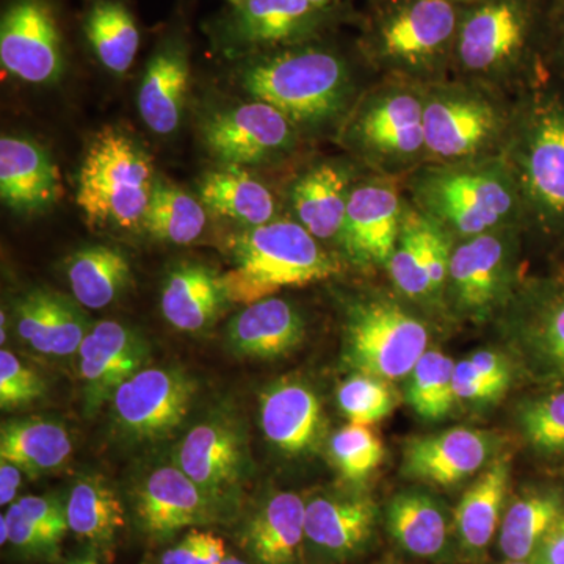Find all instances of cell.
Masks as SVG:
<instances>
[{
    "label": "cell",
    "mask_w": 564,
    "mask_h": 564,
    "mask_svg": "<svg viewBox=\"0 0 564 564\" xmlns=\"http://www.w3.org/2000/svg\"><path fill=\"white\" fill-rule=\"evenodd\" d=\"M22 514L46 536L55 549L68 532L66 503L55 496H25L14 502Z\"/></svg>",
    "instance_id": "bcb514c9"
},
{
    "label": "cell",
    "mask_w": 564,
    "mask_h": 564,
    "mask_svg": "<svg viewBox=\"0 0 564 564\" xmlns=\"http://www.w3.org/2000/svg\"><path fill=\"white\" fill-rule=\"evenodd\" d=\"M455 240L413 204H404L402 229L388 274L393 291L419 306H445L448 265Z\"/></svg>",
    "instance_id": "2e32d148"
},
{
    "label": "cell",
    "mask_w": 564,
    "mask_h": 564,
    "mask_svg": "<svg viewBox=\"0 0 564 564\" xmlns=\"http://www.w3.org/2000/svg\"><path fill=\"white\" fill-rule=\"evenodd\" d=\"M503 158L513 170L527 234H564V76L549 73L516 96Z\"/></svg>",
    "instance_id": "3957f363"
},
{
    "label": "cell",
    "mask_w": 564,
    "mask_h": 564,
    "mask_svg": "<svg viewBox=\"0 0 564 564\" xmlns=\"http://www.w3.org/2000/svg\"><path fill=\"white\" fill-rule=\"evenodd\" d=\"M454 392L456 400H466V402H488L502 395L491 384L486 383L469 358L455 364Z\"/></svg>",
    "instance_id": "c3c4849f"
},
{
    "label": "cell",
    "mask_w": 564,
    "mask_h": 564,
    "mask_svg": "<svg viewBox=\"0 0 564 564\" xmlns=\"http://www.w3.org/2000/svg\"><path fill=\"white\" fill-rule=\"evenodd\" d=\"M147 151L121 129L93 135L77 176L76 203L95 229H133L143 223L154 188Z\"/></svg>",
    "instance_id": "9c48e42d"
},
{
    "label": "cell",
    "mask_w": 564,
    "mask_h": 564,
    "mask_svg": "<svg viewBox=\"0 0 564 564\" xmlns=\"http://www.w3.org/2000/svg\"><path fill=\"white\" fill-rule=\"evenodd\" d=\"M304 519L306 503L299 494H274L245 527V549L258 564H296L306 540Z\"/></svg>",
    "instance_id": "f1b7e54d"
},
{
    "label": "cell",
    "mask_w": 564,
    "mask_h": 564,
    "mask_svg": "<svg viewBox=\"0 0 564 564\" xmlns=\"http://www.w3.org/2000/svg\"><path fill=\"white\" fill-rule=\"evenodd\" d=\"M423 88L378 77L337 133L347 155L383 176L404 177L423 165Z\"/></svg>",
    "instance_id": "ba28073f"
},
{
    "label": "cell",
    "mask_w": 564,
    "mask_h": 564,
    "mask_svg": "<svg viewBox=\"0 0 564 564\" xmlns=\"http://www.w3.org/2000/svg\"><path fill=\"white\" fill-rule=\"evenodd\" d=\"M464 6L452 0H373L358 40L380 79L421 87L452 77Z\"/></svg>",
    "instance_id": "277c9868"
},
{
    "label": "cell",
    "mask_w": 564,
    "mask_h": 564,
    "mask_svg": "<svg viewBox=\"0 0 564 564\" xmlns=\"http://www.w3.org/2000/svg\"><path fill=\"white\" fill-rule=\"evenodd\" d=\"M491 454V440L469 429L415 437L404 448L403 473L433 485H454L477 473Z\"/></svg>",
    "instance_id": "cb8c5ba5"
},
{
    "label": "cell",
    "mask_w": 564,
    "mask_h": 564,
    "mask_svg": "<svg viewBox=\"0 0 564 564\" xmlns=\"http://www.w3.org/2000/svg\"><path fill=\"white\" fill-rule=\"evenodd\" d=\"M306 323L288 300L269 296L248 304L228 326V343L248 358H280L303 343Z\"/></svg>",
    "instance_id": "4316f807"
},
{
    "label": "cell",
    "mask_w": 564,
    "mask_h": 564,
    "mask_svg": "<svg viewBox=\"0 0 564 564\" xmlns=\"http://www.w3.org/2000/svg\"><path fill=\"white\" fill-rule=\"evenodd\" d=\"M469 361L473 362L475 370L480 373L486 383L491 384L500 393L510 388V364L500 352L489 350L477 351L469 356Z\"/></svg>",
    "instance_id": "f907efd6"
},
{
    "label": "cell",
    "mask_w": 564,
    "mask_h": 564,
    "mask_svg": "<svg viewBox=\"0 0 564 564\" xmlns=\"http://www.w3.org/2000/svg\"><path fill=\"white\" fill-rule=\"evenodd\" d=\"M73 454V440L62 423L46 419H17L2 423L0 459L14 464L24 474L58 469Z\"/></svg>",
    "instance_id": "d6a6232c"
},
{
    "label": "cell",
    "mask_w": 564,
    "mask_h": 564,
    "mask_svg": "<svg viewBox=\"0 0 564 564\" xmlns=\"http://www.w3.org/2000/svg\"><path fill=\"white\" fill-rule=\"evenodd\" d=\"M228 302L221 274L199 263L176 267L163 284V317L180 332L207 328Z\"/></svg>",
    "instance_id": "f546056e"
},
{
    "label": "cell",
    "mask_w": 564,
    "mask_h": 564,
    "mask_svg": "<svg viewBox=\"0 0 564 564\" xmlns=\"http://www.w3.org/2000/svg\"><path fill=\"white\" fill-rule=\"evenodd\" d=\"M220 564H248L242 562V560L237 558V556H226L225 560Z\"/></svg>",
    "instance_id": "91938a15"
},
{
    "label": "cell",
    "mask_w": 564,
    "mask_h": 564,
    "mask_svg": "<svg viewBox=\"0 0 564 564\" xmlns=\"http://www.w3.org/2000/svg\"><path fill=\"white\" fill-rule=\"evenodd\" d=\"M378 79L361 51L325 39L240 58L237 80L254 101L280 110L304 139L340 132Z\"/></svg>",
    "instance_id": "6da1fadb"
},
{
    "label": "cell",
    "mask_w": 564,
    "mask_h": 564,
    "mask_svg": "<svg viewBox=\"0 0 564 564\" xmlns=\"http://www.w3.org/2000/svg\"><path fill=\"white\" fill-rule=\"evenodd\" d=\"M388 527L404 551L421 558H436L447 545L443 507L426 494L403 492L393 497L388 508Z\"/></svg>",
    "instance_id": "8d00e7d4"
},
{
    "label": "cell",
    "mask_w": 564,
    "mask_h": 564,
    "mask_svg": "<svg viewBox=\"0 0 564 564\" xmlns=\"http://www.w3.org/2000/svg\"><path fill=\"white\" fill-rule=\"evenodd\" d=\"M547 66L564 76V0L549 2Z\"/></svg>",
    "instance_id": "681fc988"
},
{
    "label": "cell",
    "mask_w": 564,
    "mask_h": 564,
    "mask_svg": "<svg viewBox=\"0 0 564 564\" xmlns=\"http://www.w3.org/2000/svg\"><path fill=\"white\" fill-rule=\"evenodd\" d=\"M452 2L462 3V6H467V3H473L475 0H452Z\"/></svg>",
    "instance_id": "94428289"
},
{
    "label": "cell",
    "mask_w": 564,
    "mask_h": 564,
    "mask_svg": "<svg viewBox=\"0 0 564 564\" xmlns=\"http://www.w3.org/2000/svg\"><path fill=\"white\" fill-rule=\"evenodd\" d=\"M22 475H24V470H21L20 467L0 459V505L2 507L6 505L10 507L11 503L17 502L14 499H17L18 489L22 485Z\"/></svg>",
    "instance_id": "db71d44e"
},
{
    "label": "cell",
    "mask_w": 564,
    "mask_h": 564,
    "mask_svg": "<svg viewBox=\"0 0 564 564\" xmlns=\"http://www.w3.org/2000/svg\"><path fill=\"white\" fill-rule=\"evenodd\" d=\"M203 140L223 165L258 166L288 161L300 151L304 137L280 110L252 101L209 118Z\"/></svg>",
    "instance_id": "9a60e30c"
},
{
    "label": "cell",
    "mask_w": 564,
    "mask_h": 564,
    "mask_svg": "<svg viewBox=\"0 0 564 564\" xmlns=\"http://www.w3.org/2000/svg\"><path fill=\"white\" fill-rule=\"evenodd\" d=\"M532 564H564V513L552 527L538 551L534 552Z\"/></svg>",
    "instance_id": "f5cc1de1"
},
{
    "label": "cell",
    "mask_w": 564,
    "mask_h": 564,
    "mask_svg": "<svg viewBox=\"0 0 564 564\" xmlns=\"http://www.w3.org/2000/svg\"><path fill=\"white\" fill-rule=\"evenodd\" d=\"M44 383L40 375L9 350L0 351V406H24L40 399Z\"/></svg>",
    "instance_id": "f6af8a7d"
},
{
    "label": "cell",
    "mask_w": 564,
    "mask_h": 564,
    "mask_svg": "<svg viewBox=\"0 0 564 564\" xmlns=\"http://www.w3.org/2000/svg\"><path fill=\"white\" fill-rule=\"evenodd\" d=\"M62 195L61 172L50 154L28 139L0 140V198L17 214L50 209Z\"/></svg>",
    "instance_id": "603a6c76"
},
{
    "label": "cell",
    "mask_w": 564,
    "mask_h": 564,
    "mask_svg": "<svg viewBox=\"0 0 564 564\" xmlns=\"http://www.w3.org/2000/svg\"><path fill=\"white\" fill-rule=\"evenodd\" d=\"M70 532L93 547L115 543L126 525V511L117 492L101 477H84L70 489L66 502Z\"/></svg>",
    "instance_id": "e575fe53"
},
{
    "label": "cell",
    "mask_w": 564,
    "mask_h": 564,
    "mask_svg": "<svg viewBox=\"0 0 564 564\" xmlns=\"http://www.w3.org/2000/svg\"><path fill=\"white\" fill-rule=\"evenodd\" d=\"M399 299L397 292L372 293L348 304L345 345L348 362L359 373L400 380L429 350V326Z\"/></svg>",
    "instance_id": "8fae6325"
},
{
    "label": "cell",
    "mask_w": 564,
    "mask_h": 564,
    "mask_svg": "<svg viewBox=\"0 0 564 564\" xmlns=\"http://www.w3.org/2000/svg\"><path fill=\"white\" fill-rule=\"evenodd\" d=\"M0 65L25 84H54L66 69L57 0H7L0 18Z\"/></svg>",
    "instance_id": "5bb4252c"
},
{
    "label": "cell",
    "mask_w": 564,
    "mask_h": 564,
    "mask_svg": "<svg viewBox=\"0 0 564 564\" xmlns=\"http://www.w3.org/2000/svg\"><path fill=\"white\" fill-rule=\"evenodd\" d=\"M218 503L177 466L159 467L135 492L137 521L148 536L166 540L218 518Z\"/></svg>",
    "instance_id": "ffe728a7"
},
{
    "label": "cell",
    "mask_w": 564,
    "mask_h": 564,
    "mask_svg": "<svg viewBox=\"0 0 564 564\" xmlns=\"http://www.w3.org/2000/svg\"><path fill=\"white\" fill-rule=\"evenodd\" d=\"M80 33L104 69L122 76L132 68L140 51L141 32L124 0H90L82 17Z\"/></svg>",
    "instance_id": "4dcf8cb0"
},
{
    "label": "cell",
    "mask_w": 564,
    "mask_h": 564,
    "mask_svg": "<svg viewBox=\"0 0 564 564\" xmlns=\"http://www.w3.org/2000/svg\"><path fill=\"white\" fill-rule=\"evenodd\" d=\"M510 564H532L530 562H511Z\"/></svg>",
    "instance_id": "be15d7a7"
},
{
    "label": "cell",
    "mask_w": 564,
    "mask_h": 564,
    "mask_svg": "<svg viewBox=\"0 0 564 564\" xmlns=\"http://www.w3.org/2000/svg\"><path fill=\"white\" fill-rule=\"evenodd\" d=\"M204 204L176 185L155 181L141 228L154 239L174 245L195 242L206 228Z\"/></svg>",
    "instance_id": "ab89813d"
},
{
    "label": "cell",
    "mask_w": 564,
    "mask_h": 564,
    "mask_svg": "<svg viewBox=\"0 0 564 564\" xmlns=\"http://www.w3.org/2000/svg\"><path fill=\"white\" fill-rule=\"evenodd\" d=\"M315 3H321V6H348L350 0H313Z\"/></svg>",
    "instance_id": "6f0895ef"
},
{
    "label": "cell",
    "mask_w": 564,
    "mask_h": 564,
    "mask_svg": "<svg viewBox=\"0 0 564 564\" xmlns=\"http://www.w3.org/2000/svg\"><path fill=\"white\" fill-rule=\"evenodd\" d=\"M261 425L267 440L289 455L310 451L323 429L317 395L307 386L281 381L263 392Z\"/></svg>",
    "instance_id": "83f0119b"
},
{
    "label": "cell",
    "mask_w": 564,
    "mask_h": 564,
    "mask_svg": "<svg viewBox=\"0 0 564 564\" xmlns=\"http://www.w3.org/2000/svg\"><path fill=\"white\" fill-rule=\"evenodd\" d=\"M177 467L220 503L237 488L245 469V445L239 430L226 419L193 426L176 452Z\"/></svg>",
    "instance_id": "44dd1931"
},
{
    "label": "cell",
    "mask_w": 564,
    "mask_h": 564,
    "mask_svg": "<svg viewBox=\"0 0 564 564\" xmlns=\"http://www.w3.org/2000/svg\"><path fill=\"white\" fill-rule=\"evenodd\" d=\"M329 451L337 469L347 480L361 481L380 466L384 448L369 426L348 423L334 434Z\"/></svg>",
    "instance_id": "b9f144b4"
},
{
    "label": "cell",
    "mask_w": 564,
    "mask_h": 564,
    "mask_svg": "<svg viewBox=\"0 0 564 564\" xmlns=\"http://www.w3.org/2000/svg\"><path fill=\"white\" fill-rule=\"evenodd\" d=\"M513 96L459 77L423 88L426 162L499 158L513 129Z\"/></svg>",
    "instance_id": "52a82bcc"
},
{
    "label": "cell",
    "mask_w": 564,
    "mask_h": 564,
    "mask_svg": "<svg viewBox=\"0 0 564 564\" xmlns=\"http://www.w3.org/2000/svg\"><path fill=\"white\" fill-rule=\"evenodd\" d=\"M556 243H558V274H555L554 278L564 281V234L556 240Z\"/></svg>",
    "instance_id": "11a10c76"
},
{
    "label": "cell",
    "mask_w": 564,
    "mask_h": 564,
    "mask_svg": "<svg viewBox=\"0 0 564 564\" xmlns=\"http://www.w3.org/2000/svg\"><path fill=\"white\" fill-rule=\"evenodd\" d=\"M74 299L88 310L110 306L131 281V263L120 248L93 245L74 252L68 261Z\"/></svg>",
    "instance_id": "836d02e7"
},
{
    "label": "cell",
    "mask_w": 564,
    "mask_h": 564,
    "mask_svg": "<svg viewBox=\"0 0 564 564\" xmlns=\"http://www.w3.org/2000/svg\"><path fill=\"white\" fill-rule=\"evenodd\" d=\"M508 480L510 462L508 458L496 459L459 500L455 510L456 532L470 552L484 551L491 544L500 522Z\"/></svg>",
    "instance_id": "d590c367"
},
{
    "label": "cell",
    "mask_w": 564,
    "mask_h": 564,
    "mask_svg": "<svg viewBox=\"0 0 564 564\" xmlns=\"http://www.w3.org/2000/svg\"><path fill=\"white\" fill-rule=\"evenodd\" d=\"M551 0H475L464 6L452 76L516 96L551 73Z\"/></svg>",
    "instance_id": "7a4b0ae2"
},
{
    "label": "cell",
    "mask_w": 564,
    "mask_h": 564,
    "mask_svg": "<svg viewBox=\"0 0 564 564\" xmlns=\"http://www.w3.org/2000/svg\"><path fill=\"white\" fill-rule=\"evenodd\" d=\"M85 406L96 413L132 375L144 369L148 345L124 323L102 321L91 326L79 348Z\"/></svg>",
    "instance_id": "d6986e66"
},
{
    "label": "cell",
    "mask_w": 564,
    "mask_h": 564,
    "mask_svg": "<svg viewBox=\"0 0 564 564\" xmlns=\"http://www.w3.org/2000/svg\"><path fill=\"white\" fill-rule=\"evenodd\" d=\"M199 202L215 214L247 225L248 228L276 220V198L263 182L243 166L223 165L204 174Z\"/></svg>",
    "instance_id": "1f68e13d"
},
{
    "label": "cell",
    "mask_w": 564,
    "mask_h": 564,
    "mask_svg": "<svg viewBox=\"0 0 564 564\" xmlns=\"http://www.w3.org/2000/svg\"><path fill=\"white\" fill-rule=\"evenodd\" d=\"M344 272L343 259L291 218L248 228L234 242V267L221 274L226 299L252 304L281 289L303 288Z\"/></svg>",
    "instance_id": "8992f818"
},
{
    "label": "cell",
    "mask_w": 564,
    "mask_h": 564,
    "mask_svg": "<svg viewBox=\"0 0 564 564\" xmlns=\"http://www.w3.org/2000/svg\"><path fill=\"white\" fill-rule=\"evenodd\" d=\"M563 500L555 492L522 497L505 514L500 549L510 562H529L552 527L562 518Z\"/></svg>",
    "instance_id": "f35d334b"
},
{
    "label": "cell",
    "mask_w": 564,
    "mask_h": 564,
    "mask_svg": "<svg viewBox=\"0 0 564 564\" xmlns=\"http://www.w3.org/2000/svg\"><path fill=\"white\" fill-rule=\"evenodd\" d=\"M6 518L10 529L9 544L14 549L29 555L55 554L57 549L21 513L17 505H10Z\"/></svg>",
    "instance_id": "7dc6e473"
},
{
    "label": "cell",
    "mask_w": 564,
    "mask_h": 564,
    "mask_svg": "<svg viewBox=\"0 0 564 564\" xmlns=\"http://www.w3.org/2000/svg\"><path fill=\"white\" fill-rule=\"evenodd\" d=\"M525 234L522 226H508L455 240L445 304L470 318H486L503 307L514 295L513 263Z\"/></svg>",
    "instance_id": "7c38bea8"
},
{
    "label": "cell",
    "mask_w": 564,
    "mask_h": 564,
    "mask_svg": "<svg viewBox=\"0 0 564 564\" xmlns=\"http://www.w3.org/2000/svg\"><path fill=\"white\" fill-rule=\"evenodd\" d=\"M454 359L437 350H426L410 373L408 402L415 413L429 421H440L451 413L456 402Z\"/></svg>",
    "instance_id": "60d3db41"
},
{
    "label": "cell",
    "mask_w": 564,
    "mask_h": 564,
    "mask_svg": "<svg viewBox=\"0 0 564 564\" xmlns=\"http://www.w3.org/2000/svg\"><path fill=\"white\" fill-rule=\"evenodd\" d=\"M9 538H10L9 522H7L6 514H2V518H0V544H2V545L9 544Z\"/></svg>",
    "instance_id": "9f6ffc18"
},
{
    "label": "cell",
    "mask_w": 564,
    "mask_h": 564,
    "mask_svg": "<svg viewBox=\"0 0 564 564\" xmlns=\"http://www.w3.org/2000/svg\"><path fill=\"white\" fill-rule=\"evenodd\" d=\"M403 188L408 202L454 240L508 226L525 229L521 193L503 155L423 163L403 177Z\"/></svg>",
    "instance_id": "5b68a950"
},
{
    "label": "cell",
    "mask_w": 564,
    "mask_h": 564,
    "mask_svg": "<svg viewBox=\"0 0 564 564\" xmlns=\"http://www.w3.org/2000/svg\"><path fill=\"white\" fill-rule=\"evenodd\" d=\"M196 384L176 369H141L115 392L113 417L137 441H161L185 421Z\"/></svg>",
    "instance_id": "e0dca14e"
},
{
    "label": "cell",
    "mask_w": 564,
    "mask_h": 564,
    "mask_svg": "<svg viewBox=\"0 0 564 564\" xmlns=\"http://www.w3.org/2000/svg\"><path fill=\"white\" fill-rule=\"evenodd\" d=\"M66 564H99L96 562L95 558H91V556H88V558H77L73 560V562H68Z\"/></svg>",
    "instance_id": "680465c9"
},
{
    "label": "cell",
    "mask_w": 564,
    "mask_h": 564,
    "mask_svg": "<svg viewBox=\"0 0 564 564\" xmlns=\"http://www.w3.org/2000/svg\"><path fill=\"white\" fill-rule=\"evenodd\" d=\"M14 318L18 336L41 355H74L91 329L73 303L44 289L22 295Z\"/></svg>",
    "instance_id": "484cf974"
},
{
    "label": "cell",
    "mask_w": 564,
    "mask_h": 564,
    "mask_svg": "<svg viewBox=\"0 0 564 564\" xmlns=\"http://www.w3.org/2000/svg\"><path fill=\"white\" fill-rule=\"evenodd\" d=\"M519 322L556 377L564 378V281L530 285L518 296Z\"/></svg>",
    "instance_id": "74e56055"
},
{
    "label": "cell",
    "mask_w": 564,
    "mask_h": 564,
    "mask_svg": "<svg viewBox=\"0 0 564 564\" xmlns=\"http://www.w3.org/2000/svg\"><path fill=\"white\" fill-rule=\"evenodd\" d=\"M366 174L369 172L350 155L315 161L289 185L288 202L293 220L313 234L318 242L337 247L348 199Z\"/></svg>",
    "instance_id": "ac0fdd59"
},
{
    "label": "cell",
    "mask_w": 564,
    "mask_h": 564,
    "mask_svg": "<svg viewBox=\"0 0 564 564\" xmlns=\"http://www.w3.org/2000/svg\"><path fill=\"white\" fill-rule=\"evenodd\" d=\"M207 534L209 533L192 530L182 538L181 543L162 555L161 564H195L202 555Z\"/></svg>",
    "instance_id": "816d5d0a"
},
{
    "label": "cell",
    "mask_w": 564,
    "mask_h": 564,
    "mask_svg": "<svg viewBox=\"0 0 564 564\" xmlns=\"http://www.w3.org/2000/svg\"><path fill=\"white\" fill-rule=\"evenodd\" d=\"M350 20L348 6L313 0H242L210 21L215 46L232 61L333 35Z\"/></svg>",
    "instance_id": "30bf717a"
},
{
    "label": "cell",
    "mask_w": 564,
    "mask_h": 564,
    "mask_svg": "<svg viewBox=\"0 0 564 564\" xmlns=\"http://www.w3.org/2000/svg\"><path fill=\"white\" fill-rule=\"evenodd\" d=\"M228 2V6H237V3L242 2V0H226Z\"/></svg>",
    "instance_id": "6125c7cd"
},
{
    "label": "cell",
    "mask_w": 564,
    "mask_h": 564,
    "mask_svg": "<svg viewBox=\"0 0 564 564\" xmlns=\"http://www.w3.org/2000/svg\"><path fill=\"white\" fill-rule=\"evenodd\" d=\"M522 426L530 443L549 454L564 452V391L549 393L527 404Z\"/></svg>",
    "instance_id": "ee69618b"
},
{
    "label": "cell",
    "mask_w": 564,
    "mask_h": 564,
    "mask_svg": "<svg viewBox=\"0 0 564 564\" xmlns=\"http://www.w3.org/2000/svg\"><path fill=\"white\" fill-rule=\"evenodd\" d=\"M337 402L350 423L370 426L391 414L395 399L388 381L358 372L340 386Z\"/></svg>",
    "instance_id": "7bdbcfd3"
},
{
    "label": "cell",
    "mask_w": 564,
    "mask_h": 564,
    "mask_svg": "<svg viewBox=\"0 0 564 564\" xmlns=\"http://www.w3.org/2000/svg\"><path fill=\"white\" fill-rule=\"evenodd\" d=\"M191 74V47L185 33L170 32L152 52L137 98L141 120L152 132L170 135L180 128Z\"/></svg>",
    "instance_id": "7402d4cb"
},
{
    "label": "cell",
    "mask_w": 564,
    "mask_h": 564,
    "mask_svg": "<svg viewBox=\"0 0 564 564\" xmlns=\"http://www.w3.org/2000/svg\"><path fill=\"white\" fill-rule=\"evenodd\" d=\"M377 518V505L367 497H315L306 503L304 533L318 554L339 562L361 551Z\"/></svg>",
    "instance_id": "d4e9b609"
},
{
    "label": "cell",
    "mask_w": 564,
    "mask_h": 564,
    "mask_svg": "<svg viewBox=\"0 0 564 564\" xmlns=\"http://www.w3.org/2000/svg\"><path fill=\"white\" fill-rule=\"evenodd\" d=\"M404 204L403 177L369 173L359 180L336 247L343 262L361 272L386 273L402 229Z\"/></svg>",
    "instance_id": "4fadbf2b"
}]
</instances>
